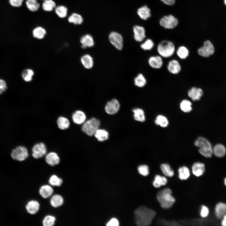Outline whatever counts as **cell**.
<instances>
[{
    "label": "cell",
    "instance_id": "6da1fadb",
    "mask_svg": "<svg viewBox=\"0 0 226 226\" xmlns=\"http://www.w3.org/2000/svg\"><path fill=\"white\" fill-rule=\"evenodd\" d=\"M135 221L139 226H147L150 225L156 215L153 210L145 206H141L134 212Z\"/></svg>",
    "mask_w": 226,
    "mask_h": 226
},
{
    "label": "cell",
    "instance_id": "7a4b0ae2",
    "mask_svg": "<svg viewBox=\"0 0 226 226\" xmlns=\"http://www.w3.org/2000/svg\"><path fill=\"white\" fill-rule=\"evenodd\" d=\"M157 51L163 58H169L172 57L175 52V45L172 41L164 40L159 42L157 47Z\"/></svg>",
    "mask_w": 226,
    "mask_h": 226
},
{
    "label": "cell",
    "instance_id": "3957f363",
    "mask_svg": "<svg viewBox=\"0 0 226 226\" xmlns=\"http://www.w3.org/2000/svg\"><path fill=\"white\" fill-rule=\"evenodd\" d=\"M172 191L167 188L159 191L157 195V198L161 207L167 209L170 207L175 202L174 197L172 195Z\"/></svg>",
    "mask_w": 226,
    "mask_h": 226
},
{
    "label": "cell",
    "instance_id": "277c9868",
    "mask_svg": "<svg viewBox=\"0 0 226 226\" xmlns=\"http://www.w3.org/2000/svg\"><path fill=\"white\" fill-rule=\"evenodd\" d=\"M100 125V121L94 118H92L83 124L81 127L82 131L87 135L92 136L94 135Z\"/></svg>",
    "mask_w": 226,
    "mask_h": 226
},
{
    "label": "cell",
    "instance_id": "5b68a950",
    "mask_svg": "<svg viewBox=\"0 0 226 226\" xmlns=\"http://www.w3.org/2000/svg\"><path fill=\"white\" fill-rule=\"evenodd\" d=\"M10 156L14 160L22 162L25 160L29 156V151L25 146H19L12 150Z\"/></svg>",
    "mask_w": 226,
    "mask_h": 226
},
{
    "label": "cell",
    "instance_id": "8992f818",
    "mask_svg": "<svg viewBox=\"0 0 226 226\" xmlns=\"http://www.w3.org/2000/svg\"><path fill=\"white\" fill-rule=\"evenodd\" d=\"M214 46L209 40L205 41L202 46L199 47L197 52L200 56L203 57H208L213 55L215 52Z\"/></svg>",
    "mask_w": 226,
    "mask_h": 226
},
{
    "label": "cell",
    "instance_id": "52a82bcc",
    "mask_svg": "<svg viewBox=\"0 0 226 226\" xmlns=\"http://www.w3.org/2000/svg\"><path fill=\"white\" fill-rule=\"evenodd\" d=\"M47 148L43 142L35 143L31 148L32 156L35 159H39L45 156L47 153Z\"/></svg>",
    "mask_w": 226,
    "mask_h": 226
},
{
    "label": "cell",
    "instance_id": "ba28073f",
    "mask_svg": "<svg viewBox=\"0 0 226 226\" xmlns=\"http://www.w3.org/2000/svg\"><path fill=\"white\" fill-rule=\"evenodd\" d=\"M178 19L172 15L164 16L160 19V25L166 29H172L178 25Z\"/></svg>",
    "mask_w": 226,
    "mask_h": 226
},
{
    "label": "cell",
    "instance_id": "9c48e42d",
    "mask_svg": "<svg viewBox=\"0 0 226 226\" xmlns=\"http://www.w3.org/2000/svg\"><path fill=\"white\" fill-rule=\"evenodd\" d=\"M109 38L110 43L117 50H121L123 47V39L119 33L112 32L109 35Z\"/></svg>",
    "mask_w": 226,
    "mask_h": 226
},
{
    "label": "cell",
    "instance_id": "30bf717a",
    "mask_svg": "<svg viewBox=\"0 0 226 226\" xmlns=\"http://www.w3.org/2000/svg\"><path fill=\"white\" fill-rule=\"evenodd\" d=\"M120 108V104L118 101L113 99L107 102L105 107L106 112L110 115H114L117 112Z\"/></svg>",
    "mask_w": 226,
    "mask_h": 226
},
{
    "label": "cell",
    "instance_id": "8fae6325",
    "mask_svg": "<svg viewBox=\"0 0 226 226\" xmlns=\"http://www.w3.org/2000/svg\"><path fill=\"white\" fill-rule=\"evenodd\" d=\"M168 71L174 75L178 74L181 71V66L179 62L176 59L170 61L167 66Z\"/></svg>",
    "mask_w": 226,
    "mask_h": 226
},
{
    "label": "cell",
    "instance_id": "7c38bea8",
    "mask_svg": "<svg viewBox=\"0 0 226 226\" xmlns=\"http://www.w3.org/2000/svg\"><path fill=\"white\" fill-rule=\"evenodd\" d=\"M148 63L151 68L156 69L161 68L164 63L163 58L159 55L150 56L148 59Z\"/></svg>",
    "mask_w": 226,
    "mask_h": 226
},
{
    "label": "cell",
    "instance_id": "4fadbf2b",
    "mask_svg": "<svg viewBox=\"0 0 226 226\" xmlns=\"http://www.w3.org/2000/svg\"><path fill=\"white\" fill-rule=\"evenodd\" d=\"M187 94L192 100L196 101L201 99L203 95V91L200 88L193 86L188 90Z\"/></svg>",
    "mask_w": 226,
    "mask_h": 226
},
{
    "label": "cell",
    "instance_id": "5bb4252c",
    "mask_svg": "<svg viewBox=\"0 0 226 226\" xmlns=\"http://www.w3.org/2000/svg\"><path fill=\"white\" fill-rule=\"evenodd\" d=\"M45 156L46 162L51 166L57 165L60 162V158L57 153L55 152H50L47 153Z\"/></svg>",
    "mask_w": 226,
    "mask_h": 226
},
{
    "label": "cell",
    "instance_id": "9a60e30c",
    "mask_svg": "<svg viewBox=\"0 0 226 226\" xmlns=\"http://www.w3.org/2000/svg\"><path fill=\"white\" fill-rule=\"evenodd\" d=\"M71 117L73 122L78 125L83 124L86 119L85 114L83 111L80 110L74 111L72 113Z\"/></svg>",
    "mask_w": 226,
    "mask_h": 226
},
{
    "label": "cell",
    "instance_id": "2e32d148",
    "mask_svg": "<svg viewBox=\"0 0 226 226\" xmlns=\"http://www.w3.org/2000/svg\"><path fill=\"white\" fill-rule=\"evenodd\" d=\"M40 205L39 202L35 200H31L27 203L25 209L29 214L34 215L37 213L39 210Z\"/></svg>",
    "mask_w": 226,
    "mask_h": 226
},
{
    "label": "cell",
    "instance_id": "e0dca14e",
    "mask_svg": "<svg viewBox=\"0 0 226 226\" xmlns=\"http://www.w3.org/2000/svg\"><path fill=\"white\" fill-rule=\"evenodd\" d=\"M134 37L137 42H141L146 37L145 31L142 26L136 25L133 27Z\"/></svg>",
    "mask_w": 226,
    "mask_h": 226
},
{
    "label": "cell",
    "instance_id": "ac0fdd59",
    "mask_svg": "<svg viewBox=\"0 0 226 226\" xmlns=\"http://www.w3.org/2000/svg\"><path fill=\"white\" fill-rule=\"evenodd\" d=\"M58 128L62 130L68 129L70 126V122L69 119L63 116H59L56 121Z\"/></svg>",
    "mask_w": 226,
    "mask_h": 226
},
{
    "label": "cell",
    "instance_id": "d6986e66",
    "mask_svg": "<svg viewBox=\"0 0 226 226\" xmlns=\"http://www.w3.org/2000/svg\"><path fill=\"white\" fill-rule=\"evenodd\" d=\"M81 47L85 49L93 46L94 45L93 38L90 35L87 34L81 37L80 39Z\"/></svg>",
    "mask_w": 226,
    "mask_h": 226
},
{
    "label": "cell",
    "instance_id": "ffe728a7",
    "mask_svg": "<svg viewBox=\"0 0 226 226\" xmlns=\"http://www.w3.org/2000/svg\"><path fill=\"white\" fill-rule=\"evenodd\" d=\"M39 192L40 195L42 198L46 199L52 195L53 190L51 185H45L40 187Z\"/></svg>",
    "mask_w": 226,
    "mask_h": 226
},
{
    "label": "cell",
    "instance_id": "44dd1931",
    "mask_svg": "<svg viewBox=\"0 0 226 226\" xmlns=\"http://www.w3.org/2000/svg\"><path fill=\"white\" fill-rule=\"evenodd\" d=\"M195 145L200 149H205L213 148L210 142L206 138L199 137L194 143Z\"/></svg>",
    "mask_w": 226,
    "mask_h": 226
},
{
    "label": "cell",
    "instance_id": "7402d4cb",
    "mask_svg": "<svg viewBox=\"0 0 226 226\" xmlns=\"http://www.w3.org/2000/svg\"><path fill=\"white\" fill-rule=\"evenodd\" d=\"M193 174L195 176L198 177L202 175L205 171V165L202 163L196 162L192 167Z\"/></svg>",
    "mask_w": 226,
    "mask_h": 226
},
{
    "label": "cell",
    "instance_id": "603a6c76",
    "mask_svg": "<svg viewBox=\"0 0 226 226\" xmlns=\"http://www.w3.org/2000/svg\"><path fill=\"white\" fill-rule=\"evenodd\" d=\"M81 62L84 67L87 69L92 67L94 64L92 57L89 54L83 55L80 58Z\"/></svg>",
    "mask_w": 226,
    "mask_h": 226
},
{
    "label": "cell",
    "instance_id": "cb8c5ba5",
    "mask_svg": "<svg viewBox=\"0 0 226 226\" xmlns=\"http://www.w3.org/2000/svg\"><path fill=\"white\" fill-rule=\"evenodd\" d=\"M176 55L180 59H186L189 56L190 51L186 46H179L175 51Z\"/></svg>",
    "mask_w": 226,
    "mask_h": 226
},
{
    "label": "cell",
    "instance_id": "d4e9b609",
    "mask_svg": "<svg viewBox=\"0 0 226 226\" xmlns=\"http://www.w3.org/2000/svg\"><path fill=\"white\" fill-rule=\"evenodd\" d=\"M215 212L218 218H222L226 213V204L221 202L218 203L215 207Z\"/></svg>",
    "mask_w": 226,
    "mask_h": 226
},
{
    "label": "cell",
    "instance_id": "484cf974",
    "mask_svg": "<svg viewBox=\"0 0 226 226\" xmlns=\"http://www.w3.org/2000/svg\"><path fill=\"white\" fill-rule=\"evenodd\" d=\"M63 197L59 194H55L52 196L50 200L51 205L54 208H57L62 206L63 203Z\"/></svg>",
    "mask_w": 226,
    "mask_h": 226
},
{
    "label": "cell",
    "instance_id": "4316f807",
    "mask_svg": "<svg viewBox=\"0 0 226 226\" xmlns=\"http://www.w3.org/2000/svg\"><path fill=\"white\" fill-rule=\"evenodd\" d=\"M137 13L141 19L145 20L148 19L151 16L150 10L146 5L139 8Z\"/></svg>",
    "mask_w": 226,
    "mask_h": 226
},
{
    "label": "cell",
    "instance_id": "83f0119b",
    "mask_svg": "<svg viewBox=\"0 0 226 226\" xmlns=\"http://www.w3.org/2000/svg\"><path fill=\"white\" fill-rule=\"evenodd\" d=\"M46 30L41 26H38L33 30V36L35 38L41 40L43 39L46 35Z\"/></svg>",
    "mask_w": 226,
    "mask_h": 226
},
{
    "label": "cell",
    "instance_id": "f1b7e54d",
    "mask_svg": "<svg viewBox=\"0 0 226 226\" xmlns=\"http://www.w3.org/2000/svg\"><path fill=\"white\" fill-rule=\"evenodd\" d=\"M226 152L225 147L220 144L215 145L213 148V153L214 155L218 157L224 156Z\"/></svg>",
    "mask_w": 226,
    "mask_h": 226
},
{
    "label": "cell",
    "instance_id": "f546056e",
    "mask_svg": "<svg viewBox=\"0 0 226 226\" xmlns=\"http://www.w3.org/2000/svg\"><path fill=\"white\" fill-rule=\"evenodd\" d=\"M134 118L137 121L143 122L145 121V116L143 110L139 108L133 109Z\"/></svg>",
    "mask_w": 226,
    "mask_h": 226
},
{
    "label": "cell",
    "instance_id": "4dcf8cb0",
    "mask_svg": "<svg viewBox=\"0 0 226 226\" xmlns=\"http://www.w3.org/2000/svg\"><path fill=\"white\" fill-rule=\"evenodd\" d=\"M94 136L100 142L107 140L109 137L108 132L105 129H98L95 133Z\"/></svg>",
    "mask_w": 226,
    "mask_h": 226
},
{
    "label": "cell",
    "instance_id": "1f68e13d",
    "mask_svg": "<svg viewBox=\"0 0 226 226\" xmlns=\"http://www.w3.org/2000/svg\"><path fill=\"white\" fill-rule=\"evenodd\" d=\"M192 103L190 101L187 99H184L181 100L180 104V107L181 110L184 112L188 113L192 110Z\"/></svg>",
    "mask_w": 226,
    "mask_h": 226
},
{
    "label": "cell",
    "instance_id": "d6a6232c",
    "mask_svg": "<svg viewBox=\"0 0 226 226\" xmlns=\"http://www.w3.org/2000/svg\"><path fill=\"white\" fill-rule=\"evenodd\" d=\"M167 182V179L165 177L157 175L155 177L153 184L155 187L159 188L162 186L165 185Z\"/></svg>",
    "mask_w": 226,
    "mask_h": 226
},
{
    "label": "cell",
    "instance_id": "836d02e7",
    "mask_svg": "<svg viewBox=\"0 0 226 226\" xmlns=\"http://www.w3.org/2000/svg\"><path fill=\"white\" fill-rule=\"evenodd\" d=\"M34 75V71L30 68L24 70L21 73L22 77L24 81L28 82L31 81Z\"/></svg>",
    "mask_w": 226,
    "mask_h": 226
},
{
    "label": "cell",
    "instance_id": "e575fe53",
    "mask_svg": "<svg viewBox=\"0 0 226 226\" xmlns=\"http://www.w3.org/2000/svg\"><path fill=\"white\" fill-rule=\"evenodd\" d=\"M68 20L69 23L74 24H80L83 23V19L80 14L73 13L68 17Z\"/></svg>",
    "mask_w": 226,
    "mask_h": 226
},
{
    "label": "cell",
    "instance_id": "d590c367",
    "mask_svg": "<svg viewBox=\"0 0 226 226\" xmlns=\"http://www.w3.org/2000/svg\"><path fill=\"white\" fill-rule=\"evenodd\" d=\"M26 5L28 9L33 12L37 11L40 7V4L37 0H27Z\"/></svg>",
    "mask_w": 226,
    "mask_h": 226
},
{
    "label": "cell",
    "instance_id": "8d00e7d4",
    "mask_svg": "<svg viewBox=\"0 0 226 226\" xmlns=\"http://www.w3.org/2000/svg\"><path fill=\"white\" fill-rule=\"evenodd\" d=\"M156 125L162 127H166L169 124V121L164 116L159 115H158L154 120Z\"/></svg>",
    "mask_w": 226,
    "mask_h": 226
},
{
    "label": "cell",
    "instance_id": "74e56055",
    "mask_svg": "<svg viewBox=\"0 0 226 226\" xmlns=\"http://www.w3.org/2000/svg\"><path fill=\"white\" fill-rule=\"evenodd\" d=\"M147 80L144 76L141 73L138 74L135 78L134 83L135 86L139 88H143L147 83Z\"/></svg>",
    "mask_w": 226,
    "mask_h": 226
},
{
    "label": "cell",
    "instance_id": "f35d334b",
    "mask_svg": "<svg viewBox=\"0 0 226 226\" xmlns=\"http://www.w3.org/2000/svg\"><path fill=\"white\" fill-rule=\"evenodd\" d=\"M42 5L43 9L46 12H51L56 7L55 2L53 0H45L43 1Z\"/></svg>",
    "mask_w": 226,
    "mask_h": 226
},
{
    "label": "cell",
    "instance_id": "ab89813d",
    "mask_svg": "<svg viewBox=\"0 0 226 226\" xmlns=\"http://www.w3.org/2000/svg\"><path fill=\"white\" fill-rule=\"evenodd\" d=\"M55 12L56 14L60 18H63L66 17L67 14V8L63 5H59L55 8Z\"/></svg>",
    "mask_w": 226,
    "mask_h": 226
},
{
    "label": "cell",
    "instance_id": "60d3db41",
    "mask_svg": "<svg viewBox=\"0 0 226 226\" xmlns=\"http://www.w3.org/2000/svg\"><path fill=\"white\" fill-rule=\"evenodd\" d=\"M48 182L51 186L59 187L62 185L63 180L56 175H53L49 178Z\"/></svg>",
    "mask_w": 226,
    "mask_h": 226
},
{
    "label": "cell",
    "instance_id": "b9f144b4",
    "mask_svg": "<svg viewBox=\"0 0 226 226\" xmlns=\"http://www.w3.org/2000/svg\"><path fill=\"white\" fill-rule=\"evenodd\" d=\"M179 177L180 180H186L190 176V172L188 168L183 166L178 169Z\"/></svg>",
    "mask_w": 226,
    "mask_h": 226
},
{
    "label": "cell",
    "instance_id": "7bdbcfd3",
    "mask_svg": "<svg viewBox=\"0 0 226 226\" xmlns=\"http://www.w3.org/2000/svg\"><path fill=\"white\" fill-rule=\"evenodd\" d=\"M160 169L163 173L168 177H171L174 175V171L170 165L167 164H162L160 165Z\"/></svg>",
    "mask_w": 226,
    "mask_h": 226
},
{
    "label": "cell",
    "instance_id": "ee69618b",
    "mask_svg": "<svg viewBox=\"0 0 226 226\" xmlns=\"http://www.w3.org/2000/svg\"><path fill=\"white\" fill-rule=\"evenodd\" d=\"M55 217L51 215H47L45 217L42 221L44 226H53L55 223Z\"/></svg>",
    "mask_w": 226,
    "mask_h": 226
},
{
    "label": "cell",
    "instance_id": "f6af8a7d",
    "mask_svg": "<svg viewBox=\"0 0 226 226\" xmlns=\"http://www.w3.org/2000/svg\"><path fill=\"white\" fill-rule=\"evenodd\" d=\"M154 46L153 41L151 39H148L140 45V47L143 50L150 51L153 48Z\"/></svg>",
    "mask_w": 226,
    "mask_h": 226
},
{
    "label": "cell",
    "instance_id": "bcb514c9",
    "mask_svg": "<svg viewBox=\"0 0 226 226\" xmlns=\"http://www.w3.org/2000/svg\"><path fill=\"white\" fill-rule=\"evenodd\" d=\"M139 173L144 176H146L149 174V168L146 165H142L139 166L138 168Z\"/></svg>",
    "mask_w": 226,
    "mask_h": 226
},
{
    "label": "cell",
    "instance_id": "7dc6e473",
    "mask_svg": "<svg viewBox=\"0 0 226 226\" xmlns=\"http://www.w3.org/2000/svg\"><path fill=\"white\" fill-rule=\"evenodd\" d=\"M7 89V84L6 81L0 78V94L4 92Z\"/></svg>",
    "mask_w": 226,
    "mask_h": 226
},
{
    "label": "cell",
    "instance_id": "c3c4849f",
    "mask_svg": "<svg viewBox=\"0 0 226 226\" xmlns=\"http://www.w3.org/2000/svg\"><path fill=\"white\" fill-rule=\"evenodd\" d=\"M209 211L208 208L206 206H202L200 212V215L202 218L206 217L208 215Z\"/></svg>",
    "mask_w": 226,
    "mask_h": 226
},
{
    "label": "cell",
    "instance_id": "681fc988",
    "mask_svg": "<svg viewBox=\"0 0 226 226\" xmlns=\"http://www.w3.org/2000/svg\"><path fill=\"white\" fill-rule=\"evenodd\" d=\"M23 0H9V2L12 6L15 7H19L21 6Z\"/></svg>",
    "mask_w": 226,
    "mask_h": 226
},
{
    "label": "cell",
    "instance_id": "f907efd6",
    "mask_svg": "<svg viewBox=\"0 0 226 226\" xmlns=\"http://www.w3.org/2000/svg\"><path fill=\"white\" fill-rule=\"evenodd\" d=\"M106 225L107 226H118L119 225V222L117 219L113 218L108 222Z\"/></svg>",
    "mask_w": 226,
    "mask_h": 226
},
{
    "label": "cell",
    "instance_id": "816d5d0a",
    "mask_svg": "<svg viewBox=\"0 0 226 226\" xmlns=\"http://www.w3.org/2000/svg\"><path fill=\"white\" fill-rule=\"evenodd\" d=\"M164 4L169 5H172L175 3V0H160Z\"/></svg>",
    "mask_w": 226,
    "mask_h": 226
},
{
    "label": "cell",
    "instance_id": "f5cc1de1",
    "mask_svg": "<svg viewBox=\"0 0 226 226\" xmlns=\"http://www.w3.org/2000/svg\"><path fill=\"white\" fill-rule=\"evenodd\" d=\"M222 218L221 222V224L223 226H226V213L224 215Z\"/></svg>",
    "mask_w": 226,
    "mask_h": 226
},
{
    "label": "cell",
    "instance_id": "db71d44e",
    "mask_svg": "<svg viewBox=\"0 0 226 226\" xmlns=\"http://www.w3.org/2000/svg\"><path fill=\"white\" fill-rule=\"evenodd\" d=\"M224 182L225 186H226V178L224 179Z\"/></svg>",
    "mask_w": 226,
    "mask_h": 226
},
{
    "label": "cell",
    "instance_id": "11a10c76",
    "mask_svg": "<svg viewBox=\"0 0 226 226\" xmlns=\"http://www.w3.org/2000/svg\"><path fill=\"white\" fill-rule=\"evenodd\" d=\"M224 3L225 5L226 6V0H224Z\"/></svg>",
    "mask_w": 226,
    "mask_h": 226
},
{
    "label": "cell",
    "instance_id": "9f6ffc18",
    "mask_svg": "<svg viewBox=\"0 0 226 226\" xmlns=\"http://www.w3.org/2000/svg\"><path fill=\"white\" fill-rule=\"evenodd\" d=\"M43 0V1H44V0Z\"/></svg>",
    "mask_w": 226,
    "mask_h": 226
}]
</instances>
